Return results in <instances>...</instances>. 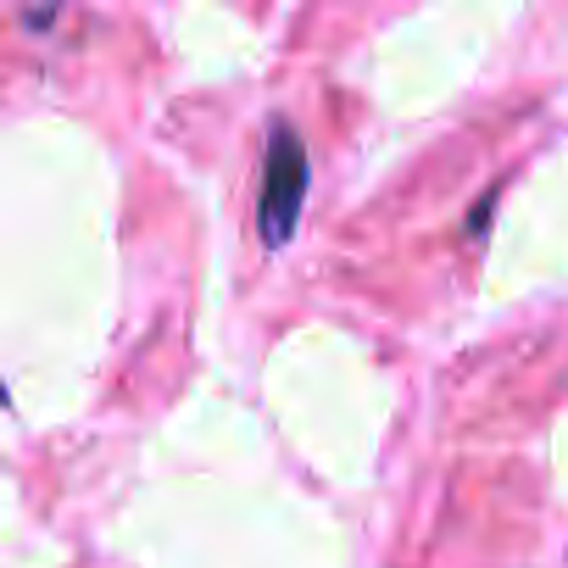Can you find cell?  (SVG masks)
I'll list each match as a JSON object with an SVG mask.
<instances>
[{"label":"cell","mask_w":568,"mask_h":568,"mask_svg":"<svg viewBox=\"0 0 568 568\" xmlns=\"http://www.w3.org/2000/svg\"><path fill=\"white\" fill-rule=\"evenodd\" d=\"M307 201V151L291 129H273L262 156V195H256V229L267 245H284Z\"/></svg>","instance_id":"obj_1"}]
</instances>
